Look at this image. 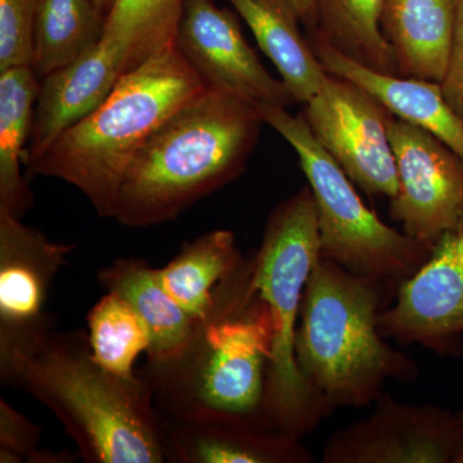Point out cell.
Returning <instances> with one entry per match:
<instances>
[{
    "label": "cell",
    "instance_id": "cell-1",
    "mask_svg": "<svg viewBox=\"0 0 463 463\" xmlns=\"http://www.w3.org/2000/svg\"><path fill=\"white\" fill-rule=\"evenodd\" d=\"M272 350V318L255 286L250 252L216 286L212 306L197 319L182 352L163 364H146L141 373L165 419L277 430L267 408Z\"/></svg>",
    "mask_w": 463,
    "mask_h": 463
},
{
    "label": "cell",
    "instance_id": "cell-2",
    "mask_svg": "<svg viewBox=\"0 0 463 463\" xmlns=\"http://www.w3.org/2000/svg\"><path fill=\"white\" fill-rule=\"evenodd\" d=\"M0 381L48 408L84 462H166L163 419L147 379L103 368L81 330L52 328L0 364Z\"/></svg>",
    "mask_w": 463,
    "mask_h": 463
},
{
    "label": "cell",
    "instance_id": "cell-3",
    "mask_svg": "<svg viewBox=\"0 0 463 463\" xmlns=\"http://www.w3.org/2000/svg\"><path fill=\"white\" fill-rule=\"evenodd\" d=\"M263 124L254 106L206 87L137 152L118 192L115 221L129 228L175 221L239 178Z\"/></svg>",
    "mask_w": 463,
    "mask_h": 463
},
{
    "label": "cell",
    "instance_id": "cell-4",
    "mask_svg": "<svg viewBox=\"0 0 463 463\" xmlns=\"http://www.w3.org/2000/svg\"><path fill=\"white\" fill-rule=\"evenodd\" d=\"M399 285L319 258L307 279L295 355L307 388L334 412L374 404L388 381L414 383L420 365L386 343L379 317Z\"/></svg>",
    "mask_w": 463,
    "mask_h": 463
},
{
    "label": "cell",
    "instance_id": "cell-5",
    "mask_svg": "<svg viewBox=\"0 0 463 463\" xmlns=\"http://www.w3.org/2000/svg\"><path fill=\"white\" fill-rule=\"evenodd\" d=\"M205 88L174 43L128 71L96 111L27 165L29 172L74 185L97 214L114 219L125 173L137 152Z\"/></svg>",
    "mask_w": 463,
    "mask_h": 463
},
{
    "label": "cell",
    "instance_id": "cell-6",
    "mask_svg": "<svg viewBox=\"0 0 463 463\" xmlns=\"http://www.w3.org/2000/svg\"><path fill=\"white\" fill-rule=\"evenodd\" d=\"M252 254L255 286L269 307L273 327L268 413L277 430L303 440L332 414L304 383L295 355L301 298L319 259L318 222L309 185L274 207Z\"/></svg>",
    "mask_w": 463,
    "mask_h": 463
},
{
    "label": "cell",
    "instance_id": "cell-7",
    "mask_svg": "<svg viewBox=\"0 0 463 463\" xmlns=\"http://www.w3.org/2000/svg\"><path fill=\"white\" fill-rule=\"evenodd\" d=\"M260 114L294 148L306 174L316 203L319 258L397 285L426 263L431 249L389 227L364 205L354 183L316 141L303 115L283 108L261 109Z\"/></svg>",
    "mask_w": 463,
    "mask_h": 463
},
{
    "label": "cell",
    "instance_id": "cell-8",
    "mask_svg": "<svg viewBox=\"0 0 463 463\" xmlns=\"http://www.w3.org/2000/svg\"><path fill=\"white\" fill-rule=\"evenodd\" d=\"M301 115L316 141L362 191L389 200L397 194V164L389 138L392 114L373 94L328 74Z\"/></svg>",
    "mask_w": 463,
    "mask_h": 463
},
{
    "label": "cell",
    "instance_id": "cell-9",
    "mask_svg": "<svg viewBox=\"0 0 463 463\" xmlns=\"http://www.w3.org/2000/svg\"><path fill=\"white\" fill-rule=\"evenodd\" d=\"M389 138L398 192L389 214L417 242L432 246L463 218V161L419 125L392 115Z\"/></svg>",
    "mask_w": 463,
    "mask_h": 463
},
{
    "label": "cell",
    "instance_id": "cell-10",
    "mask_svg": "<svg viewBox=\"0 0 463 463\" xmlns=\"http://www.w3.org/2000/svg\"><path fill=\"white\" fill-rule=\"evenodd\" d=\"M462 434V412L403 403L383 392L367 419L331 435L322 462L453 463Z\"/></svg>",
    "mask_w": 463,
    "mask_h": 463
},
{
    "label": "cell",
    "instance_id": "cell-11",
    "mask_svg": "<svg viewBox=\"0 0 463 463\" xmlns=\"http://www.w3.org/2000/svg\"><path fill=\"white\" fill-rule=\"evenodd\" d=\"M379 330L402 346L417 344L443 358L463 355V218L399 285L394 303L380 313Z\"/></svg>",
    "mask_w": 463,
    "mask_h": 463
},
{
    "label": "cell",
    "instance_id": "cell-12",
    "mask_svg": "<svg viewBox=\"0 0 463 463\" xmlns=\"http://www.w3.org/2000/svg\"><path fill=\"white\" fill-rule=\"evenodd\" d=\"M175 45L207 88L224 91L260 111L297 100L250 47L239 18L213 0H185Z\"/></svg>",
    "mask_w": 463,
    "mask_h": 463
},
{
    "label": "cell",
    "instance_id": "cell-13",
    "mask_svg": "<svg viewBox=\"0 0 463 463\" xmlns=\"http://www.w3.org/2000/svg\"><path fill=\"white\" fill-rule=\"evenodd\" d=\"M74 249L0 214V364L56 327L48 297Z\"/></svg>",
    "mask_w": 463,
    "mask_h": 463
},
{
    "label": "cell",
    "instance_id": "cell-14",
    "mask_svg": "<svg viewBox=\"0 0 463 463\" xmlns=\"http://www.w3.org/2000/svg\"><path fill=\"white\" fill-rule=\"evenodd\" d=\"M128 71L127 51L100 41L74 62L45 76L33 109L27 165L38 160L63 133L96 111Z\"/></svg>",
    "mask_w": 463,
    "mask_h": 463
},
{
    "label": "cell",
    "instance_id": "cell-15",
    "mask_svg": "<svg viewBox=\"0 0 463 463\" xmlns=\"http://www.w3.org/2000/svg\"><path fill=\"white\" fill-rule=\"evenodd\" d=\"M307 36L326 72L364 88L392 115L428 130L463 161V120L444 99L439 83L380 74L344 56L318 32Z\"/></svg>",
    "mask_w": 463,
    "mask_h": 463
},
{
    "label": "cell",
    "instance_id": "cell-16",
    "mask_svg": "<svg viewBox=\"0 0 463 463\" xmlns=\"http://www.w3.org/2000/svg\"><path fill=\"white\" fill-rule=\"evenodd\" d=\"M163 419L166 461L176 463H312L301 440L243 423Z\"/></svg>",
    "mask_w": 463,
    "mask_h": 463
},
{
    "label": "cell",
    "instance_id": "cell-17",
    "mask_svg": "<svg viewBox=\"0 0 463 463\" xmlns=\"http://www.w3.org/2000/svg\"><path fill=\"white\" fill-rule=\"evenodd\" d=\"M459 0H385L381 30L394 53L399 76L440 83Z\"/></svg>",
    "mask_w": 463,
    "mask_h": 463
},
{
    "label": "cell",
    "instance_id": "cell-18",
    "mask_svg": "<svg viewBox=\"0 0 463 463\" xmlns=\"http://www.w3.org/2000/svg\"><path fill=\"white\" fill-rule=\"evenodd\" d=\"M259 47L279 70L297 102L306 103L321 90L328 72L301 33L300 16L291 0H230Z\"/></svg>",
    "mask_w": 463,
    "mask_h": 463
},
{
    "label": "cell",
    "instance_id": "cell-19",
    "mask_svg": "<svg viewBox=\"0 0 463 463\" xmlns=\"http://www.w3.org/2000/svg\"><path fill=\"white\" fill-rule=\"evenodd\" d=\"M97 279L106 292L128 301L147 326V364H163L182 352L197 319L167 294L157 269L141 259H118L99 269Z\"/></svg>",
    "mask_w": 463,
    "mask_h": 463
},
{
    "label": "cell",
    "instance_id": "cell-20",
    "mask_svg": "<svg viewBox=\"0 0 463 463\" xmlns=\"http://www.w3.org/2000/svg\"><path fill=\"white\" fill-rule=\"evenodd\" d=\"M41 84L32 66L0 71V214L23 219L33 196L21 173Z\"/></svg>",
    "mask_w": 463,
    "mask_h": 463
},
{
    "label": "cell",
    "instance_id": "cell-21",
    "mask_svg": "<svg viewBox=\"0 0 463 463\" xmlns=\"http://www.w3.org/2000/svg\"><path fill=\"white\" fill-rule=\"evenodd\" d=\"M245 255L237 246L233 232H207L191 242L158 270L170 295L194 318L199 319L212 306L216 286L230 276Z\"/></svg>",
    "mask_w": 463,
    "mask_h": 463
},
{
    "label": "cell",
    "instance_id": "cell-22",
    "mask_svg": "<svg viewBox=\"0 0 463 463\" xmlns=\"http://www.w3.org/2000/svg\"><path fill=\"white\" fill-rule=\"evenodd\" d=\"M106 18L91 0H38L32 63L36 76L44 79L102 41Z\"/></svg>",
    "mask_w": 463,
    "mask_h": 463
},
{
    "label": "cell",
    "instance_id": "cell-23",
    "mask_svg": "<svg viewBox=\"0 0 463 463\" xmlns=\"http://www.w3.org/2000/svg\"><path fill=\"white\" fill-rule=\"evenodd\" d=\"M385 0H318V27L335 50L380 74L399 76L394 53L383 30Z\"/></svg>",
    "mask_w": 463,
    "mask_h": 463
},
{
    "label": "cell",
    "instance_id": "cell-24",
    "mask_svg": "<svg viewBox=\"0 0 463 463\" xmlns=\"http://www.w3.org/2000/svg\"><path fill=\"white\" fill-rule=\"evenodd\" d=\"M185 0H116L102 41L124 48L130 70L175 42Z\"/></svg>",
    "mask_w": 463,
    "mask_h": 463
},
{
    "label": "cell",
    "instance_id": "cell-25",
    "mask_svg": "<svg viewBox=\"0 0 463 463\" xmlns=\"http://www.w3.org/2000/svg\"><path fill=\"white\" fill-rule=\"evenodd\" d=\"M87 336L93 358L116 376H136L134 364L147 353L151 336L138 313L128 301L106 292L87 316Z\"/></svg>",
    "mask_w": 463,
    "mask_h": 463
},
{
    "label": "cell",
    "instance_id": "cell-26",
    "mask_svg": "<svg viewBox=\"0 0 463 463\" xmlns=\"http://www.w3.org/2000/svg\"><path fill=\"white\" fill-rule=\"evenodd\" d=\"M38 0H0V71L32 66Z\"/></svg>",
    "mask_w": 463,
    "mask_h": 463
},
{
    "label": "cell",
    "instance_id": "cell-27",
    "mask_svg": "<svg viewBox=\"0 0 463 463\" xmlns=\"http://www.w3.org/2000/svg\"><path fill=\"white\" fill-rule=\"evenodd\" d=\"M42 430L0 399V463H32L41 450Z\"/></svg>",
    "mask_w": 463,
    "mask_h": 463
},
{
    "label": "cell",
    "instance_id": "cell-28",
    "mask_svg": "<svg viewBox=\"0 0 463 463\" xmlns=\"http://www.w3.org/2000/svg\"><path fill=\"white\" fill-rule=\"evenodd\" d=\"M439 87L449 108L463 120V0H459L452 48Z\"/></svg>",
    "mask_w": 463,
    "mask_h": 463
},
{
    "label": "cell",
    "instance_id": "cell-29",
    "mask_svg": "<svg viewBox=\"0 0 463 463\" xmlns=\"http://www.w3.org/2000/svg\"><path fill=\"white\" fill-rule=\"evenodd\" d=\"M291 3L307 33L315 32L318 27V0H291Z\"/></svg>",
    "mask_w": 463,
    "mask_h": 463
},
{
    "label": "cell",
    "instance_id": "cell-30",
    "mask_svg": "<svg viewBox=\"0 0 463 463\" xmlns=\"http://www.w3.org/2000/svg\"><path fill=\"white\" fill-rule=\"evenodd\" d=\"M108 16L109 11L114 7L116 0H91Z\"/></svg>",
    "mask_w": 463,
    "mask_h": 463
},
{
    "label": "cell",
    "instance_id": "cell-31",
    "mask_svg": "<svg viewBox=\"0 0 463 463\" xmlns=\"http://www.w3.org/2000/svg\"><path fill=\"white\" fill-rule=\"evenodd\" d=\"M462 420H463V412H462ZM453 463H463V434L461 439V443H459L458 452H457L455 461Z\"/></svg>",
    "mask_w": 463,
    "mask_h": 463
}]
</instances>
